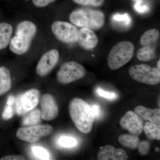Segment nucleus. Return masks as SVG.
Listing matches in <instances>:
<instances>
[{"label": "nucleus", "mask_w": 160, "mask_h": 160, "mask_svg": "<svg viewBox=\"0 0 160 160\" xmlns=\"http://www.w3.org/2000/svg\"><path fill=\"white\" fill-rule=\"evenodd\" d=\"M37 32L36 25L32 21L24 20L17 26L15 35L9 44L10 51L18 55L25 54L29 51Z\"/></svg>", "instance_id": "f257e3e1"}, {"label": "nucleus", "mask_w": 160, "mask_h": 160, "mask_svg": "<svg viewBox=\"0 0 160 160\" xmlns=\"http://www.w3.org/2000/svg\"><path fill=\"white\" fill-rule=\"evenodd\" d=\"M69 113L76 127L83 133L91 131L94 121V116L91 106L82 99L75 98L69 104Z\"/></svg>", "instance_id": "f03ea898"}, {"label": "nucleus", "mask_w": 160, "mask_h": 160, "mask_svg": "<svg viewBox=\"0 0 160 160\" xmlns=\"http://www.w3.org/2000/svg\"><path fill=\"white\" fill-rule=\"evenodd\" d=\"M69 19L74 26L92 30L102 28L105 22L102 12L89 9H76L69 15Z\"/></svg>", "instance_id": "7ed1b4c3"}, {"label": "nucleus", "mask_w": 160, "mask_h": 160, "mask_svg": "<svg viewBox=\"0 0 160 160\" xmlns=\"http://www.w3.org/2000/svg\"><path fill=\"white\" fill-rule=\"evenodd\" d=\"M134 46L129 41H122L113 46L108 55L107 62L111 70L120 69L130 62L134 54Z\"/></svg>", "instance_id": "20e7f679"}, {"label": "nucleus", "mask_w": 160, "mask_h": 160, "mask_svg": "<svg viewBox=\"0 0 160 160\" xmlns=\"http://www.w3.org/2000/svg\"><path fill=\"white\" fill-rule=\"evenodd\" d=\"M129 73L135 81L147 85H156L160 82V70L146 64L132 66Z\"/></svg>", "instance_id": "39448f33"}, {"label": "nucleus", "mask_w": 160, "mask_h": 160, "mask_svg": "<svg viewBox=\"0 0 160 160\" xmlns=\"http://www.w3.org/2000/svg\"><path fill=\"white\" fill-rule=\"evenodd\" d=\"M52 32L60 42L66 44L77 42L79 30L71 23L64 21H55L51 26Z\"/></svg>", "instance_id": "423d86ee"}, {"label": "nucleus", "mask_w": 160, "mask_h": 160, "mask_svg": "<svg viewBox=\"0 0 160 160\" xmlns=\"http://www.w3.org/2000/svg\"><path fill=\"white\" fill-rule=\"evenodd\" d=\"M86 74V69L81 64L75 62H67L60 67L57 79L61 84H67L82 78Z\"/></svg>", "instance_id": "0eeeda50"}, {"label": "nucleus", "mask_w": 160, "mask_h": 160, "mask_svg": "<svg viewBox=\"0 0 160 160\" xmlns=\"http://www.w3.org/2000/svg\"><path fill=\"white\" fill-rule=\"evenodd\" d=\"M53 128L50 125H36L19 128L17 132L16 136L19 139L33 143L38 142L42 138L51 134Z\"/></svg>", "instance_id": "6e6552de"}, {"label": "nucleus", "mask_w": 160, "mask_h": 160, "mask_svg": "<svg viewBox=\"0 0 160 160\" xmlns=\"http://www.w3.org/2000/svg\"><path fill=\"white\" fill-rule=\"evenodd\" d=\"M39 99L40 92L36 89H30L20 95L16 98V112L20 116L26 114L36 107Z\"/></svg>", "instance_id": "1a4fd4ad"}, {"label": "nucleus", "mask_w": 160, "mask_h": 160, "mask_svg": "<svg viewBox=\"0 0 160 160\" xmlns=\"http://www.w3.org/2000/svg\"><path fill=\"white\" fill-rule=\"evenodd\" d=\"M58 50L53 49L44 53L40 58L36 68L37 74L40 77H45L56 66L59 59Z\"/></svg>", "instance_id": "9d476101"}, {"label": "nucleus", "mask_w": 160, "mask_h": 160, "mask_svg": "<svg viewBox=\"0 0 160 160\" xmlns=\"http://www.w3.org/2000/svg\"><path fill=\"white\" fill-rule=\"evenodd\" d=\"M120 124L123 129L131 134L139 136L143 130V123L141 117L135 112L129 111L121 118Z\"/></svg>", "instance_id": "9b49d317"}, {"label": "nucleus", "mask_w": 160, "mask_h": 160, "mask_svg": "<svg viewBox=\"0 0 160 160\" xmlns=\"http://www.w3.org/2000/svg\"><path fill=\"white\" fill-rule=\"evenodd\" d=\"M42 118L46 121L54 120L59 113L58 108L54 98L51 95L46 93L41 98Z\"/></svg>", "instance_id": "f8f14e48"}, {"label": "nucleus", "mask_w": 160, "mask_h": 160, "mask_svg": "<svg viewBox=\"0 0 160 160\" xmlns=\"http://www.w3.org/2000/svg\"><path fill=\"white\" fill-rule=\"evenodd\" d=\"M77 42L86 49H91L96 47L98 39L94 32L91 29L82 28L79 30L78 39Z\"/></svg>", "instance_id": "ddd939ff"}, {"label": "nucleus", "mask_w": 160, "mask_h": 160, "mask_svg": "<svg viewBox=\"0 0 160 160\" xmlns=\"http://www.w3.org/2000/svg\"><path fill=\"white\" fill-rule=\"evenodd\" d=\"M135 112L140 117L149 122L160 124V109L159 108L152 109L144 106H139L136 107Z\"/></svg>", "instance_id": "4468645a"}, {"label": "nucleus", "mask_w": 160, "mask_h": 160, "mask_svg": "<svg viewBox=\"0 0 160 160\" xmlns=\"http://www.w3.org/2000/svg\"><path fill=\"white\" fill-rule=\"evenodd\" d=\"M13 32L11 24L7 22L0 23V50L9 46Z\"/></svg>", "instance_id": "2eb2a0df"}, {"label": "nucleus", "mask_w": 160, "mask_h": 160, "mask_svg": "<svg viewBox=\"0 0 160 160\" xmlns=\"http://www.w3.org/2000/svg\"><path fill=\"white\" fill-rule=\"evenodd\" d=\"M12 80L10 71L5 66L0 67V96L3 95L11 89Z\"/></svg>", "instance_id": "dca6fc26"}, {"label": "nucleus", "mask_w": 160, "mask_h": 160, "mask_svg": "<svg viewBox=\"0 0 160 160\" xmlns=\"http://www.w3.org/2000/svg\"><path fill=\"white\" fill-rule=\"evenodd\" d=\"M159 37V32L158 29H149L146 31L141 37L140 43L143 46H155L156 43Z\"/></svg>", "instance_id": "f3484780"}, {"label": "nucleus", "mask_w": 160, "mask_h": 160, "mask_svg": "<svg viewBox=\"0 0 160 160\" xmlns=\"http://www.w3.org/2000/svg\"><path fill=\"white\" fill-rule=\"evenodd\" d=\"M143 130L147 138L150 139L160 140V124L148 122L143 127Z\"/></svg>", "instance_id": "a211bd4d"}, {"label": "nucleus", "mask_w": 160, "mask_h": 160, "mask_svg": "<svg viewBox=\"0 0 160 160\" xmlns=\"http://www.w3.org/2000/svg\"><path fill=\"white\" fill-rule=\"evenodd\" d=\"M118 141L124 147L131 149L138 148L140 143L138 136L132 134L121 135L119 137Z\"/></svg>", "instance_id": "6ab92c4d"}, {"label": "nucleus", "mask_w": 160, "mask_h": 160, "mask_svg": "<svg viewBox=\"0 0 160 160\" xmlns=\"http://www.w3.org/2000/svg\"><path fill=\"white\" fill-rule=\"evenodd\" d=\"M155 57V46H143L139 49L137 52L138 58L143 62L151 61Z\"/></svg>", "instance_id": "aec40b11"}, {"label": "nucleus", "mask_w": 160, "mask_h": 160, "mask_svg": "<svg viewBox=\"0 0 160 160\" xmlns=\"http://www.w3.org/2000/svg\"><path fill=\"white\" fill-rule=\"evenodd\" d=\"M41 111L39 109H34L23 118L22 125L26 126H36L41 122Z\"/></svg>", "instance_id": "412c9836"}, {"label": "nucleus", "mask_w": 160, "mask_h": 160, "mask_svg": "<svg viewBox=\"0 0 160 160\" xmlns=\"http://www.w3.org/2000/svg\"><path fill=\"white\" fill-rule=\"evenodd\" d=\"M15 101L16 98L13 95L8 97L2 115L4 120L7 121L13 117L15 109Z\"/></svg>", "instance_id": "4be33fe9"}, {"label": "nucleus", "mask_w": 160, "mask_h": 160, "mask_svg": "<svg viewBox=\"0 0 160 160\" xmlns=\"http://www.w3.org/2000/svg\"><path fill=\"white\" fill-rule=\"evenodd\" d=\"M115 149L111 145H106L100 149L98 155V160H110L112 159V157Z\"/></svg>", "instance_id": "5701e85b"}, {"label": "nucleus", "mask_w": 160, "mask_h": 160, "mask_svg": "<svg viewBox=\"0 0 160 160\" xmlns=\"http://www.w3.org/2000/svg\"><path fill=\"white\" fill-rule=\"evenodd\" d=\"M112 20L118 25L127 27L130 26L131 22L130 16L127 13L123 14L117 13L112 16Z\"/></svg>", "instance_id": "b1692460"}, {"label": "nucleus", "mask_w": 160, "mask_h": 160, "mask_svg": "<svg viewBox=\"0 0 160 160\" xmlns=\"http://www.w3.org/2000/svg\"><path fill=\"white\" fill-rule=\"evenodd\" d=\"M59 145L65 148H71L76 146L77 141L74 138L69 136H62L58 140Z\"/></svg>", "instance_id": "393cba45"}, {"label": "nucleus", "mask_w": 160, "mask_h": 160, "mask_svg": "<svg viewBox=\"0 0 160 160\" xmlns=\"http://www.w3.org/2000/svg\"><path fill=\"white\" fill-rule=\"evenodd\" d=\"M32 153L36 158L41 160H49L50 155L46 149L39 146H34L32 148Z\"/></svg>", "instance_id": "a878e982"}, {"label": "nucleus", "mask_w": 160, "mask_h": 160, "mask_svg": "<svg viewBox=\"0 0 160 160\" xmlns=\"http://www.w3.org/2000/svg\"><path fill=\"white\" fill-rule=\"evenodd\" d=\"M96 92L97 94L100 97L106 98L107 100H111V101L116 100L118 97V94L115 92L106 91L99 87L96 90Z\"/></svg>", "instance_id": "bb28decb"}, {"label": "nucleus", "mask_w": 160, "mask_h": 160, "mask_svg": "<svg viewBox=\"0 0 160 160\" xmlns=\"http://www.w3.org/2000/svg\"><path fill=\"white\" fill-rule=\"evenodd\" d=\"M74 3L82 6L99 7L102 6L105 0H72Z\"/></svg>", "instance_id": "cd10ccee"}, {"label": "nucleus", "mask_w": 160, "mask_h": 160, "mask_svg": "<svg viewBox=\"0 0 160 160\" xmlns=\"http://www.w3.org/2000/svg\"><path fill=\"white\" fill-rule=\"evenodd\" d=\"M139 152L141 155L145 156L148 154L150 149V144L148 141H144L140 142L138 147Z\"/></svg>", "instance_id": "c85d7f7f"}, {"label": "nucleus", "mask_w": 160, "mask_h": 160, "mask_svg": "<svg viewBox=\"0 0 160 160\" xmlns=\"http://www.w3.org/2000/svg\"><path fill=\"white\" fill-rule=\"evenodd\" d=\"M129 158L124 149H117L115 150L112 160H126Z\"/></svg>", "instance_id": "c756f323"}, {"label": "nucleus", "mask_w": 160, "mask_h": 160, "mask_svg": "<svg viewBox=\"0 0 160 160\" xmlns=\"http://www.w3.org/2000/svg\"><path fill=\"white\" fill-rule=\"evenodd\" d=\"M56 0H32L33 5L38 8H43L54 2Z\"/></svg>", "instance_id": "7c9ffc66"}, {"label": "nucleus", "mask_w": 160, "mask_h": 160, "mask_svg": "<svg viewBox=\"0 0 160 160\" xmlns=\"http://www.w3.org/2000/svg\"><path fill=\"white\" fill-rule=\"evenodd\" d=\"M136 4L134 6V9L140 13H145L149 10V8L146 6H142L141 0H138Z\"/></svg>", "instance_id": "2f4dec72"}, {"label": "nucleus", "mask_w": 160, "mask_h": 160, "mask_svg": "<svg viewBox=\"0 0 160 160\" xmlns=\"http://www.w3.org/2000/svg\"><path fill=\"white\" fill-rule=\"evenodd\" d=\"M25 159H26L24 157L20 155H7L1 159V160H24Z\"/></svg>", "instance_id": "473e14b6"}, {"label": "nucleus", "mask_w": 160, "mask_h": 160, "mask_svg": "<svg viewBox=\"0 0 160 160\" xmlns=\"http://www.w3.org/2000/svg\"><path fill=\"white\" fill-rule=\"evenodd\" d=\"M92 109V112L95 118H98L100 116V109L99 106L98 105H93L91 106Z\"/></svg>", "instance_id": "72a5a7b5"}, {"label": "nucleus", "mask_w": 160, "mask_h": 160, "mask_svg": "<svg viewBox=\"0 0 160 160\" xmlns=\"http://www.w3.org/2000/svg\"><path fill=\"white\" fill-rule=\"evenodd\" d=\"M157 69H159V70H160V60H159L158 61V63H157Z\"/></svg>", "instance_id": "f704fd0d"}, {"label": "nucleus", "mask_w": 160, "mask_h": 160, "mask_svg": "<svg viewBox=\"0 0 160 160\" xmlns=\"http://www.w3.org/2000/svg\"><path fill=\"white\" fill-rule=\"evenodd\" d=\"M132 1H138V0H132Z\"/></svg>", "instance_id": "c9c22d12"}]
</instances>
